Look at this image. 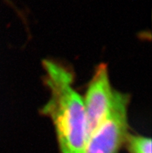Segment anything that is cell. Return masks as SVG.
I'll use <instances>...</instances> for the list:
<instances>
[{
    "label": "cell",
    "instance_id": "obj_1",
    "mask_svg": "<svg viewBox=\"0 0 152 153\" xmlns=\"http://www.w3.org/2000/svg\"><path fill=\"white\" fill-rule=\"evenodd\" d=\"M43 67L50 99L41 113L51 119L60 153H85L86 115L83 99L73 87V73L54 61H44Z\"/></svg>",
    "mask_w": 152,
    "mask_h": 153
},
{
    "label": "cell",
    "instance_id": "obj_2",
    "mask_svg": "<svg viewBox=\"0 0 152 153\" xmlns=\"http://www.w3.org/2000/svg\"><path fill=\"white\" fill-rule=\"evenodd\" d=\"M129 100L127 94L115 91L111 110L89 137L85 153H118L128 137Z\"/></svg>",
    "mask_w": 152,
    "mask_h": 153
},
{
    "label": "cell",
    "instance_id": "obj_3",
    "mask_svg": "<svg viewBox=\"0 0 152 153\" xmlns=\"http://www.w3.org/2000/svg\"><path fill=\"white\" fill-rule=\"evenodd\" d=\"M115 91L110 85L106 65L95 71L83 100L87 121L88 138L106 118L113 106Z\"/></svg>",
    "mask_w": 152,
    "mask_h": 153
},
{
    "label": "cell",
    "instance_id": "obj_4",
    "mask_svg": "<svg viewBox=\"0 0 152 153\" xmlns=\"http://www.w3.org/2000/svg\"><path fill=\"white\" fill-rule=\"evenodd\" d=\"M130 153H151V140L140 135H128L127 140Z\"/></svg>",
    "mask_w": 152,
    "mask_h": 153
}]
</instances>
